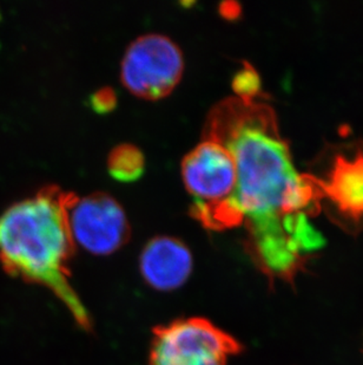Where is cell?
I'll return each instance as SVG.
<instances>
[{"mask_svg": "<svg viewBox=\"0 0 363 365\" xmlns=\"http://www.w3.org/2000/svg\"><path fill=\"white\" fill-rule=\"evenodd\" d=\"M204 138L233 155L237 179L230 202L243 217L256 265L270 278L293 283L325 244L308 220L322 207L310 173L295 168L274 109L256 97L226 98L210 111Z\"/></svg>", "mask_w": 363, "mask_h": 365, "instance_id": "cell-1", "label": "cell"}, {"mask_svg": "<svg viewBox=\"0 0 363 365\" xmlns=\"http://www.w3.org/2000/svg\"><path fill=\"white\" fill-rule=\"evenodd\" d=\"M75 197L48 186L7 207L0 214V262L12 276L50 289L75 323L90 330L89 311L70 283L75 242L68 210Z\"/></svg>", "mask_w": 363, "mask_h": 365, "instance_id": "cell-2", "label": "cell"}, {"mask_svg": "<svg viewBox=\"0 0 363 365\" xmlns=\"http://www.w3.org/2000/svg\"><path fill=\"white\" fill-rule=\"evenodd\" d=\"M242 345L204 318L194 317L156 327L150 365H226Z\"/></svg>", "mask_w": 363, "mask_h": 365, "instance_id": "cell-3", "label": "cell"}, {"mask_svg": "<svg viewBox=\"0 0 363 365\" xmlns=\"http://www.w3.org/2000/svg\"><path fill=\"white\" fill-rule=\"evenodd\" d=\"M181 48L167 36L149 34L135 39L124 53L120 76L136 96L158 100L172 93L183 73Z\"/></svg>", "mask_w": 363, "mask_h": 365, "instance_id": "cell-4", "label": "cell"}, {"mask_svg": "<svg viewBox=\"0 0 363 365\" xmlns=\"http://www.w3.org/2000/svg\"><path fill=\"white\" fill-rule=\"evenodd\" d=\"M332 219L348 232L363 230V145L334 153L323 175L310 173Z\"/></svg>", "mask_w": 363, "mask_h": 365, "instance_id": "cell-5", "label": "cell"}, {"mask_svg": "<svg viewBox=\"0 0 363 365\" xmlns=\"http://www.w3.org/2000/svg\"><path fill=\"white\" fill-rule=\"evenodd\" d=\"M73 242L90 253L111 255L130 238V225L118 201L97 192L86 197L75 195L68 210Z\"/></svg>", "mask_w": 363, "mask_h": 365, "instance_id": "cell-6", "label": "cell"}, {"mask_svg": "<svg viewBox=\"0 0 363 365\" xmlns=\"http://www.w3.org/2000/svg\"><path fill=\"white\" fill-rule=\"evenodd\" d=\"M182 178L192 205L228 200L236 187V165L229 150L213 138H203L182 161Z\"/></svg>", "mask_w": 363, "mask_h": 365, "instance_id": "cell-7", "label": "cell"}, {"mask_svg": "<svg viewBox=\"0 0 363 365\" xmlns=\"http://www.w3.org/2000/svg\"><path fill=\"white\" fill-rule=\"evenodd\" d=\"M142 276L159 291L175 289L188 280L192 271V255L179 239L156 237L142 252Z\"/></svg>", "mask_w": 363, "mask_h": 365, "instance_id": "cell-8", "label": "cell"}, {"mask_svg": "<svg viewBox=\"0 0 363 365\" xmlns=\"http://www.w3.org/2000/svg\"><path fill=\"white\" fill-rule=\"evenodd\" d=\"M144 155L141 149L130 143L117 145L107 158V169L113 179L131 182L144 172Z\"/></svg>", "mask_w": 363, "mask_h": 365, "instance_id": "cell-9", "label": "cell"}, {"mask_svg": "<svg viewBox=\"0 0 363 365\" xmlns=\"http://www.w3.org/2000/svg\"><path fill=\"white\" fill-rule=\"evenodd\" d=\"M233 88L237 97L255 98L260 90V80L251 66H244L233 78Z\"/></svg>", "mask_w": 363, "mask_h": 365, "instance_id": "cell-10", "label": "cell"}, {"mask_svg": "<svg viewBox=\"0 0 363 365\" xmlns=\"http://www.w3.org/2000/svg\"><path fill=\"white\" fill-rule=\"evenodd\" d=\"M91 106L97 113H107L116 106V93L111 88H103L91 96Z\"/></svg>", "mask_w": 363, "mask_h": 365, "instance_id": "cell-11", "label": "cell"}]
</instances>
